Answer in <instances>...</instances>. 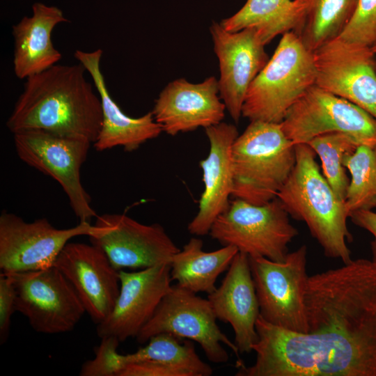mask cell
Masks as SVG:
<instances>
[{"label": "cell", "instance_id": "1", "mask_svg": "<svg viewBox=\"0 0 376 376\" xmlns=\"http://www.w3.org/2000/svg\"><path fill=\"white\" fill-rule=\"evenodd\" d=\"M307 332L260 315L253 365L237 376H376V264L359 258L308 277Z\"/></svg>", "mask_w": 376, "mask_h": 376}, {"label": "cell", "instance_id": "2", "mask_svg": "<svg viewBox=\"0 0 376 376\" xmlns=\"http://www.w3.org/2000/svg\"><path fill=\"white\" fill-rule=\"evenodd\" d=\"M85 68L56 64L26 79L24 88L6 121L13 134L40 130L82 137L93 143L102 111L99 95L85 77Z\"/></svg>", "mask_w": 376, "mask_h": 376}, {"label": "cell", "instance_id": "3", "mask_svg": "<svg viewBox=\"0 0 376 376\" xmlns=\"http://www.w3.org/2000/svg\"><path fill=\"white\" fill-rule=\"evenodd\" d=\"M296 163L277 194L292 218L307 225L327 257L349 263L351 242L345 201L340 200L320 172L314 150L307 143L295 144Z\"/></svg>", "mask_w": 376, "mask_h": 376}, {"label": "cell", "instance_id": "4", "mask_svg": "<svg viewBox=\"0 0 376 376\" xmlns=\"http://www.w3.org/2000/svg\"><path fill=\"white\" fill-rule=\"evenodd\" d=\"M231 196L253 205L277 197L296 163L295 144L280 123L251 121L232 147Z\"/></svg>", "mask_w": 376, "mask_h": 376}, {"label": "cell", "instance_id": "5", "mask_svg": "<svg viewBox=\"0 0 376 376\" xmlns=\"http://www.w3.org/2000/svg\"><path fill=\"white\" fill-rule=\"evenodd\" d=\"M313 52L292 31L282 35L273 56L247 91L242 116L281 123L288 109L316 81Z\"/></svg>", "mask_w": 376, "mask_h": 376}, {"label": "cell", "instance_id": "6", "mask_svg": "<svg viewBox=\"0 0 376 376\" xmlns=\"http://www.w3.org/2000/svg\"><path fill=\"white\" fill-rule=\"evenodd\" d=\"M289 216L277 197L263 205L233 198L214 221L209 235L249 257L282 262L288 253V244L298 235Z\"/></svg>", "mask_w": 376, "mask_h": 376}, {"label": "cell", "instance_id": "7", "mask_svg": "<svg viewBox=\"0 0 376 376\" xmlns=\"http://www.w3.org/2000/svg\"><path fill=\"white\" fill-rule=\"evenodd\" d=\"M13 134L18 157L60 184L79 221L90 222L91 218L97 217L80 175L92 143L89 140L40 130Z\"/></svg>", "mask_w": 376, "mask_h": 376}, {"label": "cell", "instance_id": "8", "mask_svg": "<svg viewBox=\"0 0 376 376\" xmlns=\"http://www.w3.org/2000/svg\"><path fill=\"white\" fill-rule=\"evenodd\" d=\"M295 144L329 132H342L359 146L376 149V119L341 97L315 84L288 109L280 123Z\"/></svg>", "mask_w": 376, "mask_h": 376}, {"label": "cell", "instance_id": "9", "mask_svg": "<svg viewBox=\"0 0 376 376\" xmlns=\"http://www.w3.org/2000/svg\"><path fill=\"white\" fill-rule=\"evenodd\" d=\"M307 246L288 253L282 262L263 257H249V264L258 297L260 315L283 329L306 333L305 292Z\"/></svg>", "mask_w": 376, "mask_h": 376}, {"label": "cell", "instance_id": "10", "mask_svg": "<svg viewBox=\"0 0 376 376\" xmlns=\"http://www.w3.org/2000/svg\"><path fill=\"white\" fill-rule=\"evenodd\" d=\"M211 304L190 290L178 285H172L164 297L150 320L135 337L144 344L159 334L167 333L198 343L207 359L215 363L228 361V354L223 345L228 346L237 356L239 352L217 324Z\"/></svg>", "mask_w": 376, "mask_h": 376}, {"label": "cell", "instance_id": "11", "mask_svg": "<svg viewBox=\"0 0 376 376\" xmlns=\"http://www.w3.org/2000/svg\"><path fill=\"white\" fill-rule=\"evenodd\" d=\"M8 274L15 290L16 311L38 333L70 331L86 313L72 284L54 266Z\"/></svg>", "mask_w": 376, "mask_h": 376}, {"label": "cell", "instance_id": "12", "mask_svg": "<svg viewBox=\"0 0 376 376\" xmlns=\"http://www.w3.org/2000/svg\"><path fill=\"white\" fill-rule=\"evenodd\" d=\"M93 225L79 221L72 228H57L45 218L28 222L3 211L0 215V269L16 273L47 269L70 240L90 236Z\"/></svg>", "mask_w": 376, "mask_h": 376}, {"label": "cell", "instance_id": "13", "mask_svg": "<svg viewBox=\"0 0 376 376\" xmlns=\"http://www.w3.org/2000/svg\"><path fill=\"white\" fill-rule=\"evenodd\" d=\"M88 237L118 271L171 263L180 250L160 224H143L123 214L97 216Z\"/></svg>", "mask_w": 376, "mask_h": 376}, {"label": "cell", "instance_id": "14", "mask_svg": "<svg viewBox=\"0 0 376 376\" xmlns=\"http://www.w3.org/2000/svg\"><path fill=\"white\" fill-rule=\"evenodd\" d=\"M313 52L315 84L376 119V54L371 48L337 38Z\"/></svg>", "mask_w": 376, "mask_h": 376}, {"label": "cell", "instance_id": "15", "mask_svg": "<svg viewBox=\"0 0 376 376\" xmlns=\"http://www.w3.org/2000/svg\"><path fill=\"white\" fill-rule=\"evenodd\" d=\"M210 33L219 61V96L230 117L238 123L249 86L269 59L266 44L254 28L231 32L213 22Z\"/></svg>", "mask_w": 376, "mask_h": 376}, {"label": "cell", "instance_id": "16", "mask_svg": "<svg viewBox=\"0 0 376 376\" xmlns=\"http://www.w3.org/2000/svg\"><path fill=\"white\" fill-rule=\"evenodd\" d=\"M120 292L110 314L97 324L100 337L120 342L136 337L171 289V265L163 263L136 272L119 270Z\"/></svg>", "mask_w": 376, "mask_h": 376}, {"label": "cell", "instance_id": "17", "mask_svg": "<svg viewBox=\"0 0 376 376\" xmlns=\"http://www.w3.org/2000/svg\"><path fill=\"white\" fill-rule=\"evenodd\" d=\"M54 266L72 284L95 324L110 314L120 292L119 271L99 246L69 242Z\"/></svg>", "mask_w": 376, "mask_h": 376}, {"label": "cell", "instance_id": "18", "mask_svg": "<svg viewBox=\"0 0 376 376\" xmlns=\"http://www.w3.org/2000/svg\"><path fill=\"white\" fill-rule=\"evenodd\" d=\"M226 110L218 80L211 76L197 84L184 78L170 81L159 93L151 111L162 131L175 136L221 123Z\"/></svg>", "mask_w": 376, "mask_h": 376}, {"label": "cell", "instance_id": "19", "mask_svg": "<svg viewBox=\"0 0 376 376\" xmlns=\"http://www.w3.org/2000/svg\"><path fill=\"white\" fill-rule=\"evenodd\" d=\"M205 130L210 148L207 156L200 162L204 189L198 212L187 226L191 234L198 236L209 234L228 206L233 187L232 147L239 135L234 125L224 122Z\"/></svg>", "mask_w": 376, "mask_h": 376}, {"label": "cell", "instance_id": "20", "mask_svg": "<svg viewBox=\"0 0 376 376\" xmlns=\"http://www.w3.org/2000/svg\"><path fill=\"white\" fill-rule=\"evenodd\" d=\"M217 319L231 325L239 353H249L258 340L256 323L260 307L249 256L238 252L221 284L208 295Z\"/></svg>", "mask_w": 376, "mask_h": 376}, {"label": "cell", "instance_id": "21", "mask_svg": "<svg viewBox=\"0 0 376 376\" xmlns=\"http://www.w3.org/2000/svg\"><path fill=\"white\" fill-rule=\"evenodd\" d=\"M103 52L77 49L75 58L89 73L100 96L102 122L98 136L93 143L97 151L121 146L125 151L137 150L146 141L155 139L163 132L152 111L134 118L125 114L112 99L100 69Z\"/></svg>", "mask_w": 376, "mask_h": 376}, {"label": "cell", "instance_id": "22", "mask_svg": "<svg viewBox=\"0 0 376 376\" xmlns=\"http://www.w3.org/2000/svg\"><path fill=\"white\" fill-rule=\"evenodd\" d=\"M66 22L69 20L59 8L35 2L32 15L13 26V71L17 78L26 79L58 63L62 56L51 36L56 25Z\"/></svg>", "mask_w": 376, "mask_h": 376}, {"label": "cell", "instance_id": "23", "mask_svg": "<svg viewBox=\"0 0 376 376\" xmlns=\"http://www.w3.org/2000/svg\"><path fill=\"white\" fill-rule=\"evenodd\" d=\"M238 252L230 245L206 252L203 250V241L192 237L173 256L170 263L171 279L194 293L210 295L217 288L219 276L228 269Z\"/></svg>", "mask_w": 376, "mask_h": 376}, {"label": "cell", "instance_id": "24", "mask_svg": "<svg viewBox=\"0 0 376 376\" xmlns=\"http://www.w3.org/2000/svg\"><path fill=\"white\" fill-rule=\"evenodd\" d=\"M298 21L292 31L314 52L338 38L351 19L358 0H294Z\"/></svg>", "mask_w": 376, "mask_h": 376}, {"label": "cell", "instance_id": "25", "mask_svg": "<svg viewBox=\"0 0 376 376\" xmlns=\"http://www.w3.org/2000/svg\"><path fill=\"white\" fill-rule=\"evenodd\" d=\"M297 21L294 0H246L237 13L219 23L231 32L254 28L267 45L278 35L293 31Z\"/></svg>", "mask_w": 376, "mask_h": 376}, {"label": "cell", "instance_id": "26", "mask_svg": "<svg viewBox=\"0 0 376 376\" xmlns=\"http://www.w3.org/2000/svg\"><path fill=\"white\" fill-rule=\"evenodd\" d=\"M191 341L167 333L157 334L135 352L122 354L123 366L130 363L150 361L181 369L189 376L211 375L212 368L200 359Z\"/></svg>", "mask_w": 376, "mask_h": 376}, {"label": "cell", "instance_id": "27", "mask_svg": "<svg viewBox=\"0 0 376 376\" xmlns=\"http://www.w3.org/2000/svg\"><path fill=\"white\" fill-rule=\"evenodd\" d=\"M343 164L351 175L345 200L349 214L376 208V149L359 146L345 155Z\"/></svg>", "mask_w": 376, "mask_h": 376}, {"label": "cell", "instance_id": "28", "mask_svg": "<svg viewBox=\"0 0 376 376\" xmlns=\"http://www.w3.org/2000/svg\"><path fill=\"white\" fill-rule=\"evenodd\" d=\"M307 144L318 155L322 174L337 196L345 201L350 179L343 160L347 153L354 152L359 145L342 132H329L319 135Z\"/></svg>", "mask_w": 376, "mask_h": 376}, {"label": "cell", "instance_id": "29", "mask_svg": "<svg viewBox=\"0 0 376 376\" xmlns=\"http://www.w3.org/2000/svg\"><path fill=\"white\" fill-rule=\"evenodd\" d=\"M338 38L371 47L376 42V0H358L351 19Z\"/></svg>", "mask_w": 376, "mask_h": 376}, {"label": "cell", "instance_id": "30", "mask_svg": "<svg viewBox=\"0 0 376 376\" xmlns=\"http://www.w3.org/2000/svg\"><path fill=\"white\" fill-rule=\"evenodd\" d=\"M100 338V344L95 350V357L81 365L80 376H117L123 367L122 354L117 352L119 339L113 336Z\"/></svg>", "mask_w": 376, "mask_h": 376}, {"label": "cell", "instance_id": "31", "mask_svg": "<svg viewBox=\"0 0 376 376\" xmlns=\"http://www.w3.org/2000/svg\"><path fill=\"white\" fill-rule=\"evenodd\" d=\"M16 293L13 280L8 274H0V343L8 338L11 318L16 311Z\"/></svg>", "mask_w": 376, "mask_h": 376}, {"label": "cell", "instance_id": "32", "mask_svg": "<svg viewBox=\"0 0 376 376\" xmlns=\"http://www.w3.org/2000/svg\"><path fill=\"white\" fill-rule=\"evenodd\" d=\"M117 376H189V373L162 363L142 361L125 365Z\"/></svg>", "mask_w": 376, "mask_h": 376}, {"label": "cell", "instance_id": "33", "mask_svg": "<svg viewBox=\"0 0 376 376\" xmlns=\"http://www.w3.org/2000/svg\"><path fill=\"white\" fill-rule=\"evenodd\" d=\"M352 223L368 231L373 236L370 242L372 261L376 264V212L368 210H358L350 215Z\"/></svg>", "mask_w": 376, "mask_h": 376}, {"label": "cell", "instance_id": "34", "mask_svg": "<svg viewBox=\"0 0 376 376\" xmlns=\"http://www.w3.org/2000/svg\"><path fill=\"white\" fill-rule=\"evenodd\" d=\"M370 48L373 50V52L376 54V42Z\"/></svg>", "mask_w": 376, "mask_h": 376}]
</instances>
